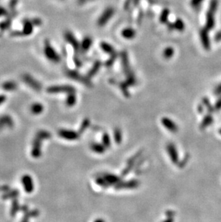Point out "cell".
<instances>
[{"label": "cell", "instance_id": "6da1fadb", "mask_svg": "<svg viewBox=\"0 0 221 222\" xmlns=\"http://www.w3.org/2000/svg\"><path fill=\"white\" fill-rule=\"evenodd\" d=\"M50 137V134L46 131H40L38 133L36 138L34 140L33 146H32V155L35 157H38L41 155L40 145L42 140Z\"/></svg>", "mask_w": 221, "mask_h": 222}, {"label": "cell", "instance_id": "7a4b0ae2", "mask_svg": "<svg viewBox=\"0 0 221 222\" xmlns=\"http://www.w3.org/2000/svg\"><path fill=\"white\" fill-rule=\"evenodd\" d=\"M44 54L46 58L52 63H58L60 61V56L55 51V50L52 48V46L48 40H45Z\"/></svg>", "mask_w": 221, "mask_h": 222}, {"label": "cell", "instance_id": "3957f363", "mask_svg": "<svg viewBox=\"0 0 221 222\" xmlns=\"http://www.w3.org/2000/svg\"><path fill=\"white\" fill-rule=\"evenodd\" d=\"M23 27L21 31H14L11 33L12 36H28L33 32L34 25L32 24L31 19H25L23 22Z\"/></svg>", "mask_w": 221, "mask_h": 222}, {"label": "cell", "instance_id": "277c9868", "mask_svg": "<svg viewBox=\"0 0 221 222\" xmlns=\"http://www.w3.org/2000/svg\"><path fill=\"white\" fill-rule=\"evenodd\" d=\"M23 80L25 83H27V86L31 87L35 91H40L42 89V86H41L40 83L35 80V78H34L29 74H24L23 76Z\"/></svg>", "mask_w": 221, "mask_h": 222}, {"label": "cell", "instance_id": "5b68a950", "mask_svg": "<svg viewBox=\"0 0 221 222\" xmlns=\"http://www.w3.org/2000/svg\"><path fill=\"white\" fill-rule=\"evenodd\" d=\"M47 92L50 94L56 93H70L74 92V89L69 86H53L47 89Z\"/></svg>", "mask_w": 221, "mask_h": 222}, {"label": "cell", "instance_id": "8992f818", "mask_svg": "<svg viewBox=\"0 0 221 222\" xmlns=\"http://www.w3.org/2000/svg\"><path fill=\"white\" fill-rule=\"evenodd\" d=\"M22 181H23V184L24 186V188H25V190L27 191V193H30L33 191V182H32V178L30 177V175H24L23 177V179H22Z\"/></svg>", "mask_w": 221, "mask_h": 222}, {"label": "cell", "instance_id": "52a82bcc", "mask_svg": "<svg viewBox=\"0 0 221 222\" xmlns=\"http://www.w3.org/2000/svg\"><path fill=\"white\" fill-rule=\"evenodd\" d=\"M15 16H16L15 11H14V12H11L10 14L9 15V17L7 15V18L4 19L3 22H2V23H0V30H3L4 31V30L8 29V28L10 27L11 24H12V19Z\"/></svg>", "mask_w": 221, "mask_h": 222}, {"label": "cell", "instance_id": "ba28073f", "mask_svg": "<svg viewBox=\"0 0 221 222\" xmlns=\"http://www.w3.org/2000/svg\"><path fill=\"white\" fill-rule=\"evenodd\" d=\"M13 125L12 119L10 116L5 115L0 117V129L4 127H10Z\"/></svg>", "mask_w": 221, "mask_h": 222}, {"label": "cell", "instance_id": "9c48e42d", "mask_svg": "<svg viewBox=\"0 0 221 222\" xmlns=\"http://www.w3.org/2000/svg\"><path fill=\"white\" fill-rule=\"evenodd\" d=\"M65 38L70 44H71V45H73V47L75 48V49H77V48H79V44H78V41L76 40V37H74L73 34H72V32H65Z\"/></svg>", "mask_w": 221, "mask_h": 222}, {"label": "cell", "instance_id": "30bf717a", "mask_svg": "<svg viewBox=\"0 0 221 222\" xmlns=\"http://www.w3.org/2000/svg\"><path fill=\"white\" fill-rule=\"evenodd\" d=\"M113 12V10H112V9H108V10H107L106 12H105L104 14L102 15V17H100V18L99 19V20H98V23H99V25H104V24L106 23L107 21H108V19H110L111 17L112 16Z\"/></svg>", "mask_w": 221, "mask_h": 222}, {"label": "cell", "instance_id": "8fae6325", "mask_svg": "<svg viewBox=\"0 0 221 222\" xmlns=\"http://www.w3.org/2000/svg\"><path fill=\"white\" fill-rule=\"evenodd\" d=\"M2 88L6 91H13L17 88V84L14 81H9L4 82L2 85Z\"/></svg>", "mask_w": 221, "mask_h": 222}, {"label": "cell", "instance_id": "7c38bea8", "mask_svg": "<svg viewBox=\"0 0 221 222\" xmlns=\"http://www.w3.org/2000/svg\"><path fill=\"white\" fill-rule=\"evenodd\" d=\"M31 111L35 114H39L43 111V106L41 104L36 103L34 104L31 107Z\"/></svg>", "mask_w": 221, "mask_h": 222}, {"label": "cell", "instance_id": "4fadbf2b", "mask_svg": "<svg viewBox=\"0 0 221 222\" xmlns=\"http://www.w3.org/2000/svg\"><path fill=\"white\" fill-rule=\"evenodd\" d=\"M91 40L90 38H85L84 40H83L81 47L82 49L84 50V51H86V50H88V48L91 47Z\"/></svg>", "mask_w": 221, "mask_h": 222}, {"label": "cell", "instance_id": "5bb4252c", "mask_svg": "<svg viewBox=\"0 0 221 222\" xmlns=\"http://www.w3.org/2000/svg\"><path fill=\"white\" fill-rule=\"evenodd\" d=\"M135 35V32L132 29H126L122 32V36L126 38H132Z\"/></svg>", "mask_w": 221, "mask_h": 222}, {"label": "cell", "instance_id": "9a60e30c", "mask_svg": "<svg viewBox=\"0 0 221 222\" xmlns=\"http://www.w3.org/2000/svg\"><path fill=\"white\" fill-rule=\"evenodd\" d=\"M59 135H60L63 137L66 138V139H73V138H75L73 135V132H69L61 131L59 132Z\"/></svg>", "mask_w": 221, "mask_h": 222}, {"label": "cell", "instance_id": "2e32d148", "mask_svg": "<svg viewBox=\"0 0 221 222\" xmlns=\"http://www.w3.org/2000/svg\"><path fill=\"white\" fill-rule=\"evenodd\" d=\"M38 214V211L35 212H30V213H27L26 216H25V218L23 219V221L21 222H29V219L30 218V216H36Z\"/></svg>", "mask_w": 221, "mask_h": 222}, {"label": "cell", "instance_id": "e0dca14e", "mask_svg": "<svg viewBox=\"0 0 221 222\" xmlns=\"http://www.w3.org/2000/svg\"><path fill=\"white\" fill-rule=\"evenodd\" d=\"M17 2H18V0H10V4H9V7H10V10L11 12H14L15 11V7H16Z\"/></svg>", "mask_w": 221, "mask_h": 222}, {"label": "cell", "instance_id": "ac0fdd59", "mask_svg": "<svg viewBox=\"0 0 221 222\" xmlns=\"http://www.w3.org/2000/svg\"><path fill=\"white\" fill-rule=\"evenodd\" d=\"M75 100H76L75 96H74L73 93H72L71 95L68 96V99H67L68 104V105H73L74 103H75Z\"/></svg>", "mask_w": 221, "mask_h": 222}, {"label": "cell", "instance_id": "d6986e66", "mask_svg": "<svg viewBox=\"0 0 221 222\" xmlns=\"http://www.w3.org/2000/svg\"><path fill=\"white\" fill-rule=\"evenodd\" d=\"M31 21H32V24L34 25V26H40L42 25V23H43L42 20L39 18H34V19H31Z\"/></svg>", "mask_w": 221, "mask_h": 222}, {"label": "cell", "instance_id": "ffe728a7", "mask_svg": "<svg viewBox=\"0 0 221 222\" xmlns=\"http://www.w3.org/2000/svg\"><path fill=\"white\" fill-rule=\"evenodd\" d=\"M6 15H8L7 10H6L5 8L2 7V6H0V17L6 16Z\"/></svg>", "mask_w": 221, "mask_h": 222}, {"label": "cell", "instance_id": "44dd1931", "mask_svg": "<svg viewBox=\"0 0 221 222\" xmlns=\"http://www.w3.org/2000/svg\"><path fill=\"white\" fill-rule=\"evenodd\" d=\"M172 54H173V50H172V49H171V48H167V49L165 50V56L166 57L169 58V57L172 56Z\"/></svg>", "mask_w": 221, "mask_h": 222}, {"label": "cell", "instance_id": "7402d4cb", "mask_svg": "<svg viewBox=\"0 0 221 222\" xmlns=\"http://www.w3.org/2000/svg\"><path fill=\"white\" fill-rule=\"evenodd\" d=\"M6 101V96L5 95H0V105Z\"/></svg>", "mask_w": 221, "mask_h": 222}]
</instances>
